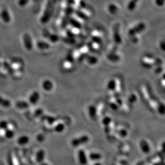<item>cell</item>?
Masks as SVG:
<instances>
[{
  "label": "cell",
  "mask_w": 165,
  "mask_h": 165,
  "mask_svg": "<svg viewBox=\"0 0 165 165\" xmlns=\"http://www.w3.org/2000/svg\"><path fill=\"white\" fill-rule=\"evenodd\" d=\"M91 41L94 44H97L98 46L102 44L103 43V39L101 34L97 31L92 33L91 36Z\"/></svg>",
  "instance_id": "52a82bcc"
},
{
  "label": "cell",
  "mask_w": 165,
  "mask_h": 165,
  "mask_svg": "<svg viewBox=\"0 0 165 165\" xmlns=\"http://www.w3.org/2000/svg\"><path fill=\"white\" fill-rule=\"evenodd\" d=\"M30 141V138L26 135H23L17 139V143L20 146H25Z\"/></svg>",
  "instance_id": "ac0fdd59"
},
{
  "label": "cell",
  "mask_w": 165,
  "mask_h": 165,
  "mask_svg": "<svg viewBox=\"0 0 165 165\" xmlns=\"http://www.w3.org/2000/svg\"><path fill=\"white\" fill-rule=\"evenodd\" d=\"M112 37H113V41L114 42L115 44L119 46L122 44V40L120 35L119 24H115L113 27Z\"/></svg>",
  "instance_id": "3957f363"
},
{
  "label": "cell",
  "mask_w": 165,
  "mask_h": 165,
  "mask_svg": "<svg viewBox=\"0 0 165 165\" xmlns=\"http://www.w3.org/2000/svg\"><path fill=\"white\" fill-rule=\"evenodd\" d=\"M5 137H6L8 139H11L14 137L15 133H14L13 130L11 129L7 128V129L5 130Z\"/></svg>",
  "instance_id": "d4e9b609"
},
{
  "label": "cell",
  "mask_w": 165,
  "mask_h": 165,
  "mask_svg": "<svg viewBox=\"0 0 165 165\" xmlns=\"http://www.w3.org/2000/svg\"><path fill=\"white\" fill-rule=\"evenodd\" d=\"M160 47L163 51H165V41H164L161 42L160 44Z\"/></svg>",
  "instance_id": "7bdbcfd3"
},
{
  "label": "cell",
  "mask_w": 165,
  "mask_h": 165,
  "mask_svg": "<svg viewBox=\"0 0 165 165\" xmlns=\"http://www.w3.org/2000/svg\"><path fill=\"white\" fill-rule=\"evenodd\" d=\"M15 105L18 109H22V110L27 109L30 107V104H28V103L24 100L17 101Z\"/></svg>",
  "instance_id": "d6986e66"
},
{
  "label": "cell",
  "mask_w": 165,
  "mask_h": 165,
  "mask_svg": "<svg viewBox=\"0 0 165 165\" xmlns=\"http://www.w3.org/2000/svg\"><path fill=\"white\" fill-rule=\"evenodd\" d=\"M7 163L8 165H15L13 163V159L10 153H9L7 156Z\"/></svg>",
  "instance_id": "e575fe53"
},
{
  "label": "cell",
  "mask_w": 165,
  "mask_h": 165,
  "mask_svg": "<svg viewBox=\"0 0 165 165\" xmlns=\"http://www.w3.org/2000/svg\"><path fill=\"white\" fill-rule=\"evenodd\" d=\"M107 10L110 14L114 15L118 12L119 7L114 3H110L107 6Z\"/></svg>",
  "instance_id": "e0dca14e"
},
{
  "label": "cell",
  "mask_w": 165,
  "mask_h": 165,
  "mask_svg": "<svg viewBox=\"0 0 165 165\" xmlns=\"http://www.w3.org/2000/svg\"><path fill=\"white\" fill-rule=\"evenodd\" d=\"M129 39H130V41H132V42L134 44H137L139 41V39L137 37V36L131 37H129Z\"/></svg>",
  "instance_id": "ab89813d"
},
{
  "label": "cell",
  "mask_w": 165,
  "mask_h": 165,
  "mask_svg": "<svg viewBox=\"0 0 165 165\" xmlns=\"http://www.w3.org/2000/svg\"><path fill=\"white\" fill-rule=\"evenodd\" d=\"M137 100V96L134 93L131 94V95L129 96V98H128V101H129V102L132 103V104L136 102Z\"/></svg>",
  "instance_id": "1f68e13d"
},
{
  "label": "cell",
  "mask_w": 165,
  "mask_h": 165,
  "mask_svg": "<svg viewBox=\"0 0 165 165\" xmlns=\"http://www.w3.org/2000/svg\"><path fill=\"white\" fill-rule=\"evenodd\" d=\"M40 165H49V164H48L47 163H44V162H43V163H40Z\"/></svg>",
  "instance_id": "bcb514c9"
},
{
  "label": "cell",
  "mask_w": 165,
  "mask_h": 165,
  "mask_svg": "<svg viewBox=\"0 0 165 165\" xmlns=\"http://www.w3.org/2000/svg\"><path fill=\"white\" fill-rule=\"evenodd\" d=\"M86 60L87 61L88 64L90 65H96L98 61L97 58L95 55H93V54H88L86 57Z\"/></svg>",
  "instance_id": "9a60e30c"
},
{
  "label": "cell",
  "mask_w": 165,
  "mask_h": 165,
  "mask_svg": "<svg viewBox=\"0 0 165 165\" xmlns=\"http://www.w3.org/2000/svg\"><path fill=\"white\" fill-rule=\"evenodd\" d=\"M107 58L112 63H117L120 60V56L118 54L117 52H110L109 54L107 55Z\"/></svg>",
  "instance_id": "30bf717a"
},
{
  "label": "cell",
  "mask_w": 165,
  "mask_h": 165,
  "mask_svg": "<svg viewBox=\"0 0 165 165\" xmlns=\"http://www.w3.org/2000/svg\"><path fill=\"white\" fill-rule=\"evenodd\" d=\"M162 70H163V68L159 66V67L156 68V70L154 71L156 73V74H159V73H160L161 72H162Z\"/></svg>",
  "instance_id": "b9f144b4"
},
{
  "label": "cell",
  "mask_w": 165,
  "mask_h": 165,
  "mask_svg": "<svg viewBox=\"0 0 165 165\" xmlns=\"http://www.w3.org/2000/svg\"><path fill=\"white\" fill-rule=\"evenodd\" d=\"M89 141V136L87 135H83L72 139L71 144L73 147L77 148L80 146L85 145V144L87 143Z\"/></svg>",
  "instance_id": "7a4b0ae2"
},
{
  "label": "cell",
  "mask_w": 165,
  "mask_h": 165,
  "mask_svg": "<svg viewBox=\"0 0 165 165\" xmlns=\"http://www.w3.org/2000/svg\"><path fill=\"white\" fill-rule=\"evenodd\" d=\"M158 111L159 113L161 114H163L165 113V105L163 103H161L160 105H159L158 107Z\"/></svg>",
  "instance_id": "836d02e7"
},
{
  "label": "cell",
  "mask_w": 165,
  "mask_h": 165,
  "mask_svg": "<svg viewBox=\"0 0 165 165\" xmlns=\"http://www.w3.org/2000/svg\"><path fill=\"white\" fill-rule=\"evenodd\" d=\"M42 87L43 88L44 90L46 91H51L54 88V84L51 80H46L42 82Z\"/></svg>",
  "instance_id": "7c38bea8"
},
{
  "label": "cell",
  "mask_w": 165,
  "mask_h": 165,
  "mask_svg": "<svg viewBox=\"0 0 165 165\" xmlns=\"http://www.w3.org/2000/svg\"><path fill=\"white\" fill-rule=\"evenodd\" d=\"M136 165H143V163H142V162H139Z\"/></svg>",
  "instance_id": "7dc6e473"
},
{
  "label": "cell",
  "mask_w": 165,
  "mask_h": 165,
  "mask_svg": "<svg viewBox=\"0 0 165 165\" xmlns=\"http://www.w3.org/2000/svg\"><path fill=\"white\" fill-rule=\"evenodd\" d=\"M139 148L145 154H148L151 151V147L150 144L146 139H142L139 142Z\"/></svg>",
  "instance_id": "8992f818"
},
{
  "label": "cell",
  "mask_w": 165,
  "mask_h": 165,
  "mask_svg": "<svg viewBox=\"0 0 165 165\" xmlns=\"http://www.w3.org/2000/svg\"><path fill=\"white\" fill-rule=\"evenodd\" d=\"M0 106L5 108H8L11 106V102L10 100L0 96Z\"/></svg>",
  "instance_id": "7402d4cb"
},
{
  "label": "cell",
  "mask_w": 165,
  "mask_h": 165,
  "mask_svg": "<svg viewBox=\"0 0 165 165\" xmlns=\"http://www.w3.org/2000/svg\"><path fill=\"white\" fill-rule=\"evenodd\" d=\"M75 57L73 54H68L67 55L66 58V63H69L70 64H72L75 61Z\"/></svg>",
  "instance_id": "83f0119b"
},
{
  "label": "cell",
  "mask_w": 165,
  "mask_h": 165,
  "mask_svg": "<svg viewBox=\"0 0 165 165\" xmlns=\"http://www.w3.org/2000/svg\"><path fill=\"white\" fill-rule=\"evenodd\" d=\"M86 46V47H87V49L89 52H91L92 53H96L98 51V46L97 44H94L92 41L88 42Z\"/></svg>",
  "instance_id": "5bb4252c"
},
{
  "label": "cell",
  "mask_w": 165,
  "mask_h": 165,
  "mask_svg": "<svg viewBox=\"0 0 165 165\" xmlns=\"http://www.w3.org/2000/svg\"><path fill=\"white\" fill-rule=\"evenodd\" d=\"M78 159L81 165H86L88 163V157L83 150H79L78 152Z\"/></svg>",
  "instance_id": "277c9868"
},
{
  "label": "cell",
  "mask_w": 165,
  "mask_h": 165,
  "mask_svg": "<svg viewBox=\"0 0 165 165\" xmlns=\"http://www.w3.org/2000/svg\"><path fill=\"white\" fill-rule=\"evenodd\" d=\"M65 126L63 123H58L54 126V130L56 132L61 133L65 130Z\"/></svg>",
  "instance_id": "603a6c76"
},
{
  "label": "cell",
  "mask_w": 165,
  "mask_h": 165,
  "mask_svg": "<svg viewBox=\"0 0 165 165\" xmlns=\"http://www.w3.org/2000/svg\"><path fill=\"white\" fill-rule=\"evenodd\" d=\"M74 9L73 7L71 6H67L65 10V13L66 15L69 17V16L71 15V14L74 12Z\"/></svg>",
  "instance_id": "f1b7e54d"
},
{
  "label": "cell",
  "mask_w": 165,
  "mask_h": 165,
  "mask_svg": "<svg viewBox=\"0 0 165 165\" xmlns=\"http://www.w3.org/2000/svg\"><path fill=\"white\" fill-rule=\"evenodd\" d=\"M44 113V111L43 110L41 109H38L37 110H36V111L34 112V116L35 117H41L43 114Z\"/></svg>",
  "instance_id": "d6a6232c"
},
{
  "label": "cell",
  "mask_w": 165,
  "mask_h": 165,
  "mask_svg": "<svg viewBox=\"0 0 165 165\" xmlns=\"http://www.w3.org/2000/svg\"><path fill=\"white\" fill-rule=\"evenodd\" d=\"M66 4H67V6L73 7V5L76 4V1L75 0H67Z\"/></svg>",
  "instance_id": "60d3db41"
},
{
  "label": "cell",
  "mask_w": 165,
  "mask_h": 165,
  "mask_svg": "<svg viewBox=\"0 0 165 165\" xmlns=\"http://www.w3.org/2000/svg\"><path fill=\"white\" fill-rule=\"evenodd\" d=\"M37 139L39 142H43L45 139V136L42 134H40L37 136Z\"/></svg>",
  "instance_id": "f35d334b"
},
{
  "label": "cell",
  "mask_w": 165,
  "mask_h": 165,
  "mask_svg": "<svg viewBox=\"0 0 165 165\" xmlns=\"http://www.w3.org/2000/svg\"><path fill=\"white\" fill-rule=\"evenodd\" d=\"M64 42L67 44H73L75 43V40L73 38H70V37H66L64 39Z\"/></svg>",
  "instance_id": "d590c367"
},
{
  "label": "cell",
  "mask_w": 165,
  "mask_h": 165,
  "mask_svg": "<svg viewBox=\"0 0 165 165\" xmlns=\"http://www.w3.org/2000/svg\"><path fill=\"white\" fill-rule=\"evenodd\" d=\"M117 133L120 137H123V138L127 137L128 135L127 131L125 129H120L119 130H118Z\"/></svg>",
  "instance_id": "4dcf8cb0"
},
{
  "label": "cell",
  "mask_w": 165,
  "mask_h": 165,
  "mask_svg": "<svg viewBox=\"0 0 165 165\" xmlns=\"http://www.w3.org/2000/svg\"><path fill=\"white\" fill-rule=\"evenodd\" d=\"M45 158V151L43 149L39 150L36 153L35 159L38 163H43Z\"/></svg>",
  "instance_id": "4fadbf2b"
},
{
  "label": "cell",
  "mask_w": 165,
  "mask_h": 165,
  "mask_svg": "<svg viewBox=\"0 0 165 165\" xmlns=\"http://www.w3.org/2000/svg\"><path fill=\"white\" fill-rule=\"evenodd\" d=\"M165 0H154L155 4L158 7H163L165 4Z\"/></svg>",
  "instance_id": "8d00e7d4"
},
{
  "label": "cell",
  "mask_w": 165,
  "mask_h": 165,
  "mask_svg": "<svg viewBox=\"0 0 165 165\" xmlns=\"http://www.w3.org/2000/svg\"><path fill=\"white\" fill-rule=\"evenodd\" d=\"M112 118L110 117L107 116L103 119L102 122L103 125L106 127L110 126L112 122Z\"/></svg>",
  "instance_id": "484cf974"
},
{
  "label": "cell",
  "mask_w": 165,
  "mask_h": 165,
  "mask_svg": "<svg viewBox=\"0 0 165 165\" xmlns=\"http://www.w3.org/2000/svg\"><path fill=\"white\" fill-rule=\"evenodd\" d=\"M88 113L91 119H95L97 114V110L95 106L93 105H90L88 108Z\"/></svg>",
  "instance_id": "8fae6325"
},
{
  "label": "cell",
  "mask_w": 165,
  "mask_h": 165,
  "mask_svg": "<svg viewBox=\"0 0 165 165\" xmlns=\"http://www.w3.org/2000/svg\"><path fill=\"white\" fill-rule=\"evenodd\" d=\"M110 106L111 107V109H112L114 111L117 110L119 108V105L116 103L115 102H113L110 103Z\"/></svg>",
  "instance_id": "74e56055"
},
{
  "label": "cell",
  "mask_w": 165,
  "mask_h": 165,
  "mask_svg": "<svg viewBox=\"0 0 165 165\" xmlns=\"http://www.w3.org/2000/svg\"><path fill=\"white\" fill-rule=\"evenodd\" d=\"M93 165H102V164L101 163H100V162H96Z\"/></svg>",
  "instance_id": "f6af8a7d"
},
{
  "label": "cell",
  "mask_w": 165,
  "mask_h": 165,
  "mask_svg": "<svg viewBox=\"0 0 165 165\" xmlns=\"http://www.w3.org/2000/svg\"><path fill=\"white\" fill-rule=\"evenodd\" d=\"M68 24H70V25L72 26V28L76 30H80L82 27V24L81 23V22L75 18H70L68 20Z\"/></svg>",
  "instance_id": "9c48e42d"
},
{
  "label": "cell",
  "mask_w": 165,
  "mask_h": 165,
  "mask_svg": "<svg viewBox=\"0 0 165 165\" xmlns=\"http://www.w3.org/2000/svg\"><path fill=\"white\" fill-rule=\"evenodd\" d=\"M117 87V83L115 79H111L107 83V88L110 91H115Z\"/></svg>",
  "instance_id": "2e32d148"
},
{
  "label": "cell",
  "mask_w": 165,
  "mask_h": 165,
  "mask_svg": "<svg viewBox=\"0 0 165 165\" xmlns=\"http://www.w3.org/2000/svg\"><path fill=\"white\" fill-rule=\"evenodd\" d=\"M154 165H158V164L157 163H155V164H154Z\"/></svg>",
  "instance_id": "c3c4849f"
},
{
  "label": "cell",
  "mask_w": 165,
  "mask_h": 165,
  "mask_svg": "<svg viewBox=\"0 0 165 165\" xmlns=\"http://www.w3.org/2000/svg\"><path fill=\"white\" fill-rule=\"evenodd\" d=\"M76 30H75L74 28L72 29H68L66 30V34L67 37H70V38H73L75 39L76 37Z\"/></svg>",
  "instance_id": "cb8c5ba5"
},
{
  "label": "cell",
  "mask_w": 165,
  "mask_h": 165,
  "mask_svg": "<svg viewBox=\"0 0 165 165\" xmlns=\"http://www.w3.org/2000/svg\"><path fill=\"white\" fill-rule=\"evenodd\" d=\"M8 122L5 120H2L0 121V129L5 130L8 128Z\"/></svg>",
  "instance_id": "f546056e"
},
{
  "label": "cell",
  "mask_w": 165,
  "mask_h": 165,
  "mask_svg": "<svg viewBox=\"0 0 165 165\" xmlns=\"http://www.w3.org/2000/svg\"><path fill=\"white\" fill-rule=\"evenodd\" d=\"M146 25L143 22H141L135 26L133 27L128 30V34L129 37H133V36H137L146 29Z\"/></svg>",
  "instance_id": "6da1fadb"
},
{
  "label": "cell",
  "mask_w": 165,
  "mask_h": 165,
  "mask_svg": "<svg viewBox=\"0 0 165 165\" xmlns=\"http://www.w3.org/2000/svg\"><path fill=\"white\" fill-rule=\"evenodd\" d=\"M139 0H130L127 5V9L130 11H133L136 9Z\"/></svg>",
  "instance_id": "ffe728a7"
},
{
  "label": "cell",
  "mask_w": 165,
  "mask_h": 165,
  "mask_svg": "<svg viewBox=\"0 0 165 165\" xmlns=\"http://www.w3.org/2000/svg\"><path fill=\"white\" fill-rule=\"evenodd\" d=\"M89 158L91 160L97 161L102 158V155L99 152H92L89 154Z\"/></svg>",
  "instance_id": "44dd1931"
},
{
  "label": "cell",
  "mask_w": 165,
  "mask_h": 165,
  "mask_svg": "<svg viewBox=\"0 0 165 165\" xmlns=\"http://www.w3.org/2000/svg\"><path fill=\"white\" fill-rule=\"evenodd\" d=\"M43 119L45 120L48 122V124L50 125H51L53 124H54L56 121V118H54L53 117L49 116V115H44L43 117Z\"/></svg>",
  "instance_id": "4316f807"
},
{
  "label": "cell",
  "mask_w": 165,
  "mask_h": 165,
  "mask_svg": "<svg viewBox=\"0 0 165 165\" xmlns=\"http://www.w3.org/2000/svg\"><path fill=\"white\" fill-rule=\"evenodd\" d=\"M115 102L119 107L120 105H121L122 104V102L120 98H117V99L115 100Z\"/></svg>",
  "instance_id": "ee69618b"
},
{
  "label": "cell",
  "mask_w": 165,
  "mask_h": 165,
  "mask_svg": "<svg viewBox=\"0 0 165 165\" xmlns=\"http://www.w3.org/2000/svg\"><path fill=\"white\" fill-rule=\"evenodd\" d=\"M74 12L76 17L80 19L85 20V21L89 19L90 16L88 14V12L85 11L84 9H77L74 11Z\"/></svg>",
  "instance_id": "5b68a950"
},
{
  "label": "cell",
  "mask_w": 165,
  "mask_h": 165,
  "mask_svg": "<svg viewBox=\"0 0 165 165\" xmlns=\"http://www.w3.org/2000/svg\"><path fill=\"white\" fill-rule=\"evenodd\" d=\"M40 99V95L37 91H34L31 93L29 97V102L31 104L35 105L39 102Z\"/></svg>",
  "instance_id": "ba28073f"
}]
</instances>
